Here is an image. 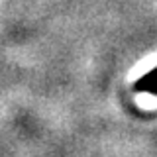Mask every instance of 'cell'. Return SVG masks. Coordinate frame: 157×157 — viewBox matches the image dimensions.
<instances>
[{
  "label": "cell",
  "instance_id": "cell-1",
  "mask_svg": "<svg viewBox=\"0 0 157 157\" xmlns=\"http://www.w3.org/2000/svg\"><path fill=\"white\" fill-rule=\"evenodd\" d=\"M136 90L157 94V67L153 69V71H149L147 75H144L140 81L136 82Z\"/></svg>",
  "mask_w": 157,
  "mask_h": 157
}]
</instances>
